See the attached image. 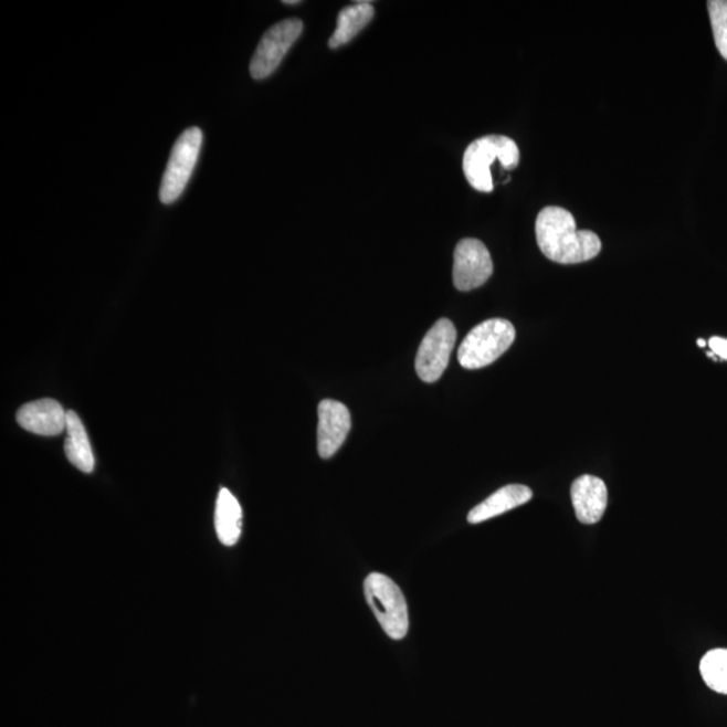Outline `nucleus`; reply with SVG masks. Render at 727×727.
Segmentation results:
<instances>
[{
  "instance_id": "obj_12",
  "label": "nucleus",
  "mask_w": 727,
  "mask_h": 727,
  "mask_svg": "<svg viewBox=\"0 0 727 727\" xmlns=\"http://www.w3.org/2000/svg\"><path fill=\"white\" fill-rule=\"evenodd\" d=\"M531 498L533 491L526 485L510 484L504 486V488L493 493L482 504H478L477 507H474L470 515H467V521L471 525H480V523L493 519V517L501 516L508 513V510L525 505Z\"/></svg>"
},
{
  "instance_id": "obj_7",
  "label": "nucleus",
  "mask_w": 727,
  "mask_h": 727,
  "mask_svg": "<svg viewBox=\"0 0 727 727\" xmlns=\"http://www.w3.org/2000/svg\"><path fill=\"white\" fill-rule=\"evenodd\" d=\"M455 340L457 330L447 318L439 319L424 336L415 360L417 373L424 383H434L446 371Z\"/></svg>"
},
{
  "instance_id": "obj_2",
  "label": "nucleus",
  "mask_w": 727,
  "mask_h": 727,
  "mask_svg": "<svg viewBox=\"0 0 727 727\" xmlns=\"http://www.w3.org/2000/svg\"><path fill=\"white\" fill-rule=\"evenodd\" d=\"M520 152L516 141L503 135H486L467 146L464 154V168L467 182L478 192H493L491 166L501 161L505 169L519 165Z\"/></svg>"
},
{
  "instance_id": "obj_13",
  "label": "nucleus",
  "mask_w": 727,
  "mask_h": 727,
  "mask_svg": "<svg viewBox=\"0 0 727 727\" xmlns=\"http://www.w3.org/2000/svg\"><path fill=\"white\" fill-rule=\"evenodd\" d=\"M243 510L238 498L225 488L219 493L215 502L214 528L219 540L226 547L238 544L242 535Z\"/></svg>"
},
{
  "instance_id": "obj_16",
  "label": "nucleus",
  "mask_w": 727,
  "mask_h": 727,
  "mask_svg": "<svg viewBox=\"0 0 727 727\" xmlns=\"http://www.w3.org/2000/svg\"><path fill=\"white\" fill-rule=\"evenodd\" d=\"M702 679L712 692L727 695V649L712 650L699 664Z\"/></svg>"
},
{
  "instance_id": "obj_6",
  "label": "nucleus",
  "mask_w": 727,
  "mask_h": 727,
  "mask_svg": "<svg viewBox=\"0 0 727 727\" xmlns=\"http://www.w3.org/2000/svg\"><path fill=\"white\" fill-rule=\"evenodd\" d=\"M302 32H304V23L297 18H289L270 28L259 42L254 57L251 60L252 78L263 80L273 75L289 48L298 41Z\"/></svg>"
},
{
  "instance_id": "obj_18",
  "label": "nucleus",
  "mask_w": 727,
  "mask_h": 727,
  "mask_svg": "<svg viewBox=\"0 0 727 727\" xmlns=\"http://www.w3.org/2000/svg\"><path fill=\"white\" fill-rule=\"evenodd\" d=\"M712 352L717 356V359L727 361V340L723 337H712L707 343Z\"/></svg>"
},
{
  "instance_id": "obj_9",
  "label": "nucleus",
  "mask_w": 727,
  "mask_h": 727,
  "mask_svg": "<svg viewBox=\"0 0 727 727\" xmlns=\"http://www.w3.org/2000/svg\"><path fill=\"white\" fill-rule=\"evenodd\" d=\"M352 428V418L347 405L337 400L325 399L318 405V454L324 460L333 457L344 445Z\"/></svg>"
},
{
  "instance_id": "obj_3",
  "label": "nucleus",
  "mask_w": 727,
  "mask_h": 727,
  "mask_svg": "<svg viewBox=\"0 0 727 727\" xmlns=\"http://www.w3.org/2000/svg\"><path fill=\"white\" fill-rule=\"evenodd\" d=\"M364 593L388 636L393 640L404 639L409 633V609L398 584L380 572H372L364 582Z\"/></svg>"
},
{
  "instance_id": "obj_11",
  "label": "nucleus",
  "mask_w": 727,
  "mask_h": 727,
  "mask_svg": "<svg viewBox=\"0 0 727 727\" xmlns=\"http://www.w3.org/2000/svg\"><path fill=\"white\" fill-rule=\"evenodd\" d=\"M571 501L576 516L582 525H596L602 519L608 505V488L601 478L584 474L571 486Z\"/></svg>"
},
{
  "instance_id": "obj_17",
  "label": "nucleus",
  "mask_w": 727,
  "mask_h": 727,
  "mask_svg": "<svg viewBox=\"0 0 727 727\" xmlns=\"http://www.w3.org/2000/svg\"><path fill=\"white\" fill-rule=\"evenodd\" d=\"M707 9L718 52L727 61V0H710Z\"/></svg>"
},
{
  "instance_id": "obj_4",
  "label": "nucleus",
  "mask_w": 727,
  "mask_h": 727,
  "mask_svg": "<svg viewBox=\"0 0 727 727\" xmlns=\"http://www.w3.org/2000/svg\"><path fill=\"white\" fill-rule=\"evenodd\" d=\"M515 338L514 325L507 319H488L473 328L462 341L459 361L466 369L488 367L507 352Z\"/></svg>"
},
{
  "instance_id": "obj_14",
  "label": "nucleus",
  "mask_w": 727,
  "mask_h": 727,
  "mask_svg": "<svg viewBox=\"0 0 727 727\" xmlns=\"http://www.w3.org/2000/svg\"><path fill=\"white\" fill-rule=\"evenodd\" d=\"M65 455L67 461L78 471L92 473L95 470V457L92 453L88 434L75 411L66 412Z\"/></svg>"
},
{
  "instance_id": "obj_5",
  "label": "nucleus",
  "mask_w": 727,
  "mask_h": 727,
  "mask_svg": "<svg viewBox=\"0 0 727 727\" xmlns=\"http://www.w3.org/2000/svg\"><path fill=\"white\" fill-rule=\"evenodd\" d=\"M202 146V131L199 127L188 128L177 139L162 177L159 200L165 206L180 199L193 175Z\"/></svg>"
},
{
  "instance_id": "obj_8",
  "label": "nucleus",
  "mask_w": 727,
  "mask_h": 727,
  "mask_svg": "<svg viewBox=\"0 0 727 727\" xmlns=\"http://www.w3.org/2000/svg\"><path fill=\"white\" fill-rule=\"evenodd\" d=\"M493 274L488 249L477 239H464L455 246L453 282L460 292L483 286Z\"/></svg>"
},
{
  "instance_id": "obj_19",
  "label": "nucleus",
  "mask_w": 727,
  "mask_h": 727,
  "mask_svg": "<svg viewBox=\"0 0 727 727\" xmlns=\"http://www.w3.org/2000/svg\"><path fill=\"white\" fill-rule=\"evenodd\" d=\"M285 4H299L298 0H285Z\"/></svg>"
},
{
  "instance_id": "obj_10",
  "label": "nucleus",
  "mask_w": 727,
  "mask_h": 727,
  "mask_svg": "<svg viewBox=\"0 0 727 727\" xmlns=\"http://www.w3.org/2000/svg\"><path fill=\"white\" fill-rule=\"evenodd\" d=\"M17 422L30 433L55 436L66 430V411L53 399L35 400L18 410Z\"/></svg>"
},
{
  "instance_id": "obj_20",
  "label": "nucleus",
  "mask_w": 727,
  "mask_h": 727,
  "mask_svg": "<svg viewBox=\"0 0 727 727\" xmlns=\"http://www.w3.org/2000/svg\"><path fill=\"white\" fill-rule=\"evenodd\" d=\"M698 345H699V347H706L705 340H698Z\"/></svg>"
},
{
  "instance_id": "obj_1",
  "label": "nucleus",
  "mask_w": 727,
  "mask_h": 727,
  "mask_svg": "<svg viewBox=\"0 0 727 727\" xmlns=\"http://www.w3.org/2000/svg\"><path fill=\"white\" fill-rule=\"evenodd\" d=\"M544 255L559 264L589 262L600 254L601 240L591 231H578L575 215L563 208L541 209L535 224Z\"/></svg>"
},
{
  "instance_id": "obj_15",
  "label": "nucleus",
  "mask_w": 727,
  "mask_h": 727,
  "mask_svg": "<svg viewBox=\"0 0 727 727\" xmlns=\"http://www.w3.org/2000/svg\"><path fill=\"white\" fill-rule=\"evenodd\" d=\"M373 15L375 9L371 2H357L341 10L335 33L329 40L330 49L347 45L373 20Z\"/></svg>"
}]
</instances>
